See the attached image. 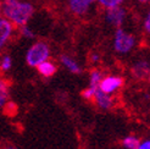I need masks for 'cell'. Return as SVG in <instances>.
Segmentation results:
<instances>
[{
	"mask_svg": "<svg viewBox=\"0 0 150 149\" xmlns=\"http://www.w3.org/2000/svg\"><path fill=\"white\" fill-rule=\"evenodd\" d=\"M34 6L26 0H1V12L0 16L6 18L15 27H22L28 25V22L34 15Z\"/></svg>",
	"mask_w": 150,
	"mask_h": 149,
	"instance_id": "obj_1",
	"label": "cell"
},
{
	"mask_svg": "<svg viewBox=\"0 0 150 149\" xmlns=\"http://www.w3.org/2000/svg\"><path fill=\"white\" fill-rule=\"evenodd\" d=\"M138 39L132 32H128L123 27L115 28L114 37H112V48L118 55H128L137 47Z\"/></svg>",
	"mask_w": 150,
	"mask_h": 149,
	"instance_id": "obj_2",
	"label": "cell"
},
{
	"mask_svg": "<svg viewBox=\"0 0 150 149\" xmlns=\"http://www.w3.org/2000/svg\"><path fill=\"white\" fill-rule=\"evenodd\" d=\"M51 56V47L45 40H37L26 51L25 60L29 67H37L40 62L49 60Z\"/></svg>",
	"mask_w": 150,
	"mask_h": 149,
	"instance_id": "obj_3",
	"label": "cell"
},
{
	"mask_svg": "<svg viewBox=\"0 0 150 149\" xmlns=\"http://www.w3.org/2000/svg\"><path fill=\"white\" fill-rule=\"evenodd\" d=\"M125 84V79L120 74H105L101 77L100 83H99V91L114 95L117 92H120Z\"/></svg>",
	"mask_w": 150,
	"mask_h": 149,
	"instance_id": "obj_4",
	"label": "cell"
},
{
	"mask_svg": "<svg viewBox=\"0 0 150 149\" xmlns=\"http://www.w3.org/2000/svg\"><path fill=\"white\" fill-rule=\"evenodd\" d=\"M127 9L123 7L122 5L116 6V7H111V9H106L104 13V18L106 21V23L110 25L114 28L118 27H123L127 20Z\"/></svg>",
	"mask_w": 150,
	"mask_h": 149,
	"instance_id": "obj_5",
	"label": "cell"
},
{
	"mask_svg": "<svg viewBox=\"0 0 150 149\" xmlns=\"http://www.w3.org/2000/svg\"><path fill=\"white\" fill-rule=\"evenodd\" d=\"M95 0H67V9L76 17H83L91 12Z\"/></svg>",
	"mask_w": 150,
	"mask_h": 149,
	"instance_id": "obj_6",
	"label": "cell"
},
{
	"mask_svg": "<svg viewBox=\"0 0 150 149\" xmlns=\"http://www.w3.org/2000/svg\"><path fill=\"white\" fill-rule=\"evenodd\" d=\"M103 76L104 74L99 69H94V70L91 71V73H89V83H88L87 88H84L83 92H82L83 99L93 100L96 91L99 89V83H100V79H101Z\"/></svg>",
	"mask_w": 150,
	"mask_h": 149,
	"instance_id": "obj_7",
	"label": "cell"
},
{
	"mask_svg": "<svg viewBox=\"0 0 150 149\" xmlns=\"http://www.w3.org/2000/svg\"><path fill=\"white\" fill-rule=\"evenodd\" d=\"M150 73V65L148 59H138L131 66V74L137 81H146Z\"/></svg>",
	"mask_w": 150,
	"mask_h": 149,
	"instance_id": "obj_8",
	"label": "cell"
},
{
	"mask_svg": "<svg viewBox=\"0 0 150 149\" xmlns=\"http://www.w3.org/2000/svg\"><path fill=\"white\" fill-rule=\"evenodd\" d=\"M15 27L3 16H0V54L15 34Z\"/></svg>",
	"mask_w": 150,
	"mask_h": 149,
	"instance_id": "obj_9",
	"label": "cell"
},
{
	"mask_svg": "<svg viewBox=\"0 0 150 149\" xmlns=\"http://www.w3.org/2000/svg\"><path fill=\"white\" fill-rule=\"evenodd\" d=\"M93 101H94V104L100 110H104V111L111 110L112 108L115 106V98H114V95L106 94V93L99 91V89L96 91L94 98H93Z\"/></svg>",
	"mask_w": 150,
	"mask_h": 149,
	"instance_id": "obj_10",
	"label": "cell"
},
{
	"mask_svg": "<svg viewBox=\"0 0 150 149\" xmlns=\"http://www.w3.org/2000/svg\"><path fill=\"white\" fill-rule=\"evenodd\" d=\"M60 64L62 65V67L65 70H67L72 74H81L82 72H83L82 65L73 56H71L69 54H61L60 55Z\"/></svg>",
	"mask_w": 150,
	"mask_h": 149,
	"instance_id": "obj_11",
	"label": "cell"
},
{
	"mask_svg": "<svg viewBox=\"0 0 150 149\" xmlns=\"http://www.w3.org/2000/svg\"><path fill=\"white\" fill-rule=\"evenodd\" d=\"M35 69H37V71H38V73L40 74L42 77L50 78L57 72V65L49 59V60H45V61L40 62Z\"/></svg>",
	"mask_w": 150,
	"mask_h": 149,
	"instance_id": "obj_12",
	"label": "cell"
},
{
	"mask_svg": "<svg viewBox=\"0 0 150 149\" xmlns=\"http://www.w3.org/2000/svg\"><path fill=\"white\" fill-rule=\"evenodd\" d=\"M10 101V82L0 76V110H4Z\"/></svg>",
	"mask_w": 150,
	"mask_h": 149,
	"instance_id": "obj_13",
	"label": "cell"
},
{
	"mask_svg": "<svg viewBox=\"0 0 150 149\" xmlns=\"http://www.w3.org/2000/svg\"><path fill=\"white\" fill-rule=\"evenodd\" d=\"M140 138L136 135H127L122 138L121 144L125 149H137V147L140 143Z\"/></svg>",
	"mask_w": 150,
	"mask_h": 149,
	"instance_id": "obj_14",
	"label": "cell"
},
{
	"mask_svg": "<svg viewBox=\"0 0 150 149\" xmlns=\"http://www.w3.org/2000/svg\"><path fill=\"white\" fill-rule=\"evenodd\" d=\"M13 66V59L10 54H3L0 55V72L6 73L11 71Z\"/></svg>",
	"mask_w": 150,
	"mask_h": 149,
	"instance_id": "obj_15",
	"label": "cell"
},
{
	"mask_svg": "<svg viewBox=\"0 0 150 149\" xmlns=\"http://www.w3.org/2000/svg\"><path fill=\"white\" fill-rule=\"evenodd\" d=\"M125 1L126 0H95V4H98L104 10H106V9H111V7L123 5Z\"/></svg>",
	"mask_w": 150,
	"mask_h": 149,
	"instance_id": "obj_16",
	"label": "cell"
},
{
	"mask_svg": "<svg viewBox=\"0 0 150 149\" xmlns=\"http://www.w3.org/2000/svg\"><path fill=\"white\" fill-rule=\"evenodd\" d=\"M20 34L22 38H25V39H28V40H31V39H34L35 38V33L33 29L29 27L28 25H25V26H22L20 27Z\"/></svg>",
	"mask_w": 150,
	"mask_h": 149,
	"instance_id": "obj_17",
	"label": "cell"
},
{
	"mask_svg": "<svg viewBox=\"0 0 150 149\" xmlns=\"http://www.w3.org/2000/svg\"><path fill=\"white\" fill-rule=\"evenodd\" d=\"M143 31L146 33V34H149L150 33V12H146L145 13V16H144V18H143Z\"/></svg>",
	"mask_w": 150,
	"mask_h": 149,
	"instance_id": "obj_18",
	"label": "cell"
},
{
	"mask_svg": "<svg viewBox=\"0 0 150 149\" xmlns=\"http://www.w3.org/2000/svg\"><path fill=\"white\" fill-rule=\"evenodd\" d=\"M100 59H101L100 54H99V53H95V51L89 55V60H91L93 64H98V62L100 61Z\"/></svg>",
	"mask_w": 150,
	"mask_h": 149,
	"instance_id": "obj_19",
	"label": "cell"
},
{
	"mask_svg": "<svg viewBox=\"0 0 150 149\" xmlns=\"http://www.w3.org/2000/svg\"><path fill=\"white\" fill-rule=\"evenodd\" d=\"M137 149H150V139H143V140H140V143L137 147Z\"/></svg>",
	"mask_w": 150,
	"mask_h": 149,
	"instance_id": "obj_20",
	"label": "cell"
},
{
	"mask_svg": "<svg viewBox=\"0 0 150 149\" xmlns=\"http://www.w3.org/2000/svg\"><path fill=\"white\" fill-rule=\"evenodd\" d=\"M0 149H20V148H17L16 145H12V144H7V145H4V147H1Z\"/></svg>",
	"mask_w": 150,
	"mask_h": 149,
	"instance_id": "obj_21",
	"label": "cell"
},
{
	"mask_svg": "<svg viewBox=\"0 0 150 149\" xmlns=\"http://www.w3.org/2000/svg\"><path fill=\"white\" fill-rule=\"evenodd\" d=\"M137 3H139V4H148L149 3V0H136Z\"/></svg>",
	"mask_w": 150,
	"mask_h": 149,
	"instance_id": "obj_22",
	"label": "cell"
},
{
	"mask_svg": "<svg viewBox=\"0 0 150 149\" xmlns=\"http://www.w3.org/2000/svg\"><path fill=\"white\" fill-rule=\"evenodd\" d=\"M0 12H1V0H0Z\"/></svg>",
	"mask_w": 150,
	"mask_h": 149,
	"instance_id": "obj_23",
	"label": "cell"
}]
</instances>
